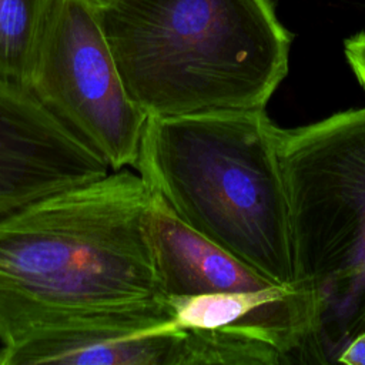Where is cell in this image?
Masks as SVG:
<instances>
[{
    "mask_svg": "<svg viewBox=\"0 0 365 365\" xmlns=\"http://www.w3.org/2000/svg\"><path fill=\"white\" fill-rule=\"evenodd\" d=\"M181 329L84 328L0 348V365H168Z\"/></svg>",
    "mask_w": 365,
    "mask_h": 365,
    "instance_id": "ba28073f",
    "label": "cell"
},
{
    "mask_svg": "<svg viewBox=\"0 0 365 365\" xmlns=\"http://www.w3.org/2000/svg\"><path fill=\"white\" fill-rule=\"evenodd\" d=\"M121 83L145 117L265 110L292 36L272 0L93 4Z\"/></svg>",
    "mask_w": 365,
    "mask_h": 365,
    "instance_id": "7a4b0ae2",
    "label": "cell"
},
{
    "mask_svg": "<svg viewBox=\"0 0 365 365\" xmlns=\"http://www.w3.org/2000/svg\"><path fill=\"white\" fill-rule=\"evenodd\" d=\"M344 54L356 81L365 90V30L345 40Z\"/></svg>",
    "mask_w": 365,
    "mask_h": 365,
    "instance_id": "8fae6325",
    "label": "cell"
},
{
    "mask_svg": "<svg viewBox=\"0 0 365 365\" xmlns=\"http://www.w3.org/2000/svg\"><path fill=\"white\" fill-rule=\"evenodd\" d=\"M284 365L291 358L271 339L241 328L181 329L168 365Z\"/></svg>",
    "mask_w": 365,
    "mask_h": 365,
    "instance_id": "9c48e42d",
    "label": "cell"
},
{
    "mask_svg": "<svg viewBox=\"0 0 365 365\" xmlns=\"http://www.w3.org/2000/svg\"><path fill=\"white\" fill-rule=\"evenodd\" d=\"M51 0H0V78L26 87Z\"/></svg>",
    "mask_w": 365,
    "mask_h": 365,
    "instance_id": "30bf717a",
    "label": "cell"
},
{
    "mask_svg": "<svg viewBox=\"0 0 365 365\" xmlns=\"http://www.w3.org/2000/svg\"><path fill=\"white\" fill-rule=\"evenodd\" d=\"M110 171L26 88L0 78V217Z\"/></svg>",
    "mask_w": 365,
    "mask_h": 365,
    "instance_id": "8992f818",
    "label": "cell"
},
{
    "mask_svg": "<svg viewBox=\"0 0 365 365\" xmlns=\"http://www.w3.org/2000/svg\"><path fill=\"white\" fill-rule=\"evenodd\" d=\"M145 228L167 298L255 291L275 285L181 222L154 195L145 215Z\"/></svg>",
    "mask_w": 365,
    "mask_h": 365,
    "instance_id": "52a82bcc",
    "label": "cell"
},
{
    "mask_svg": "<svg viewBox=\"0 0 365 365\" xmlns=\"http://www.w3.org/2000/svg\"><path fill=\"white\" fill-rule=\"evenodd\" d=\"M277 128L265 110L148 117L134 168L181 222L267 281L294 288Z\"/></svg>",
    "mask_w": 365,
    "mask_h": 365,
    "instance_id": "3957f363",
    "label": "cell"
},
{
    "mask_svg": "<svg viewBox=\"0 0 365 365\" xmlns=\"http://www.w3.org/2000/svg\"><path fill=\"white\" fill-rule=\"evenodd\" d=\"M24 88L111 171L134 167L147 117L125 93L90 1H50Z\"/></svg>",
    "mask_w": 365,
    "mask_h": 365,
    "instance_id": "5b68a950",
    "label": "cell"
},
{
    "mask_svg": "<svg viewBox=\"0 0 365 365\" xmlns=\"http://www.w3.org/2000/svg\"><path fill=\"white\" fill-rule=\"evenodd\" d=\"M295 287L314 294L328 358L365 331V106L277 128Z\"/></svg>",
    "mask_w": 365,
    "mask_h": 365,
    "instance_id": "277c9868",
    "label": "cell"
},
{
    "mask_svg": "<svg viewBox=\"0 0 365 365\" xmlns=\"http://www.w3.org/2000/svg\"><path fill=\"white\" fill-rule=\"evenodd\" d=\"M335 362L345 365H365V331L356 334L339 351Z\"/></svg>",
    "mask_w": 365,
    "mask_h": 365,
    "instance_id": "7c38bea8",
    "label": "cell"
},
{
    "mask_svg": "<svg viewBox=\"0 0 365 365\" xmlns=\"http://www.w3.org/2000/svg\"><path fill=\"white\" fill-rule=\"evenodd\" d=\"M87 1H90L91 4H97V3H101V1H106V0H87Z\"/></svg>",
    "mask_w": 365,
    "mask_h": 365,
    "instance_id": "4fadbf2b",
    "label": "cell"
},
{
    "mask_svg": "<svg viewBox=\"0 0 365 365\" xmlns=\"http://www.w3.org/2000/svg\"><path fill=\"white\" fill-rule=\"evenodd\" d=\"M151 202L140 174L123 168L1 215V345L84 328L175 325L145 228Z\"/></svg>",
    "mask_w": 365,
    "mask_h": 365,
    "instance_id": "6da1fadb",
    "label": "cell"
}]
</instances>
